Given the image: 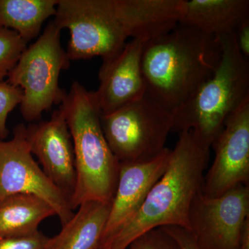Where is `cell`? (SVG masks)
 Segmentation results:
<instances>
[{"mask_svg":"<svg viewBox=\"0 0 249 249\" xmlns=\"http://www.w3.org/2000/svg\"><path fill=\"white\" fill-rule=\"evenodd\" d=\"M220 37L179 24L144 45L146 93L171 112L213 74L221 58Z\"/></svg>","mask_w":249,"mask_h":249,"instance_id":"1","label":"cell"},{"mask_svg":"<svg viewBox=\"0 0 249 249\" xmlns=\"http://www.w3.org/2000/svg\"><path fill=\"white\" fill-rule=\"evenodd\" d=\"M211 145L192 130L179 133L165 173L137 214L101 248L126 249L144 232L175 226L190 231V209L202 191Z\"/></svg>","mask_w":249,"mask_h":249,"instance_id":"2","label":"cell"},{"mask_svg":"<svg viewBox=\"0 0 249 249\" xmlns=\"http://www.w3.org/2000/svg\"><path fill=\"white\" fill-rule=\"evenodd\" d=\"M59 108L65 114L74 151L76 183L70 199L72 210L87 201L111 203L120 163L103 134L94 91L73 82Z\"/></svg>","mask_w":249,"mask_h":249,"instance_id":"3","label":"cell"},{"mask_svg":"<svg viewBox=\"0 0 249 249\" xmlns=\"http://www.w3.org/2000/svg\"><path fill=\"white\" fill-rule=\"evenodd\" d=\"M219 65L209 79L173 111V132L192 130L212 145L229 116L249 96V61L235 32L221 36Z\"/></svg>","mask_w":249,"mask_h":249,"instance_id":"4","label":"cell"},{"mask_svg":"<svg viewBox=\"0 0 249 249\" xmlns=\"http://www.w3.org/2000/svg\"><path fill=\"white\" fill-rule=\"evenodd\" d=\"M60 33L53 21L49 22L7 77L10 84L22 90L20 111L28 122L39 120L44 111L61 104L66 93L60 88L59 77L70 67V60L62 47Z\"/></svg>","mask_w":249,"mask_h":249,"instance_id":"5","label":"cell"},{"mask_svg":"<svg viewBox=\"0 0 249 249\" xmlns=\"http://www.w3.org/2000/svg\"><path fill=\"white\" fill-rule=\"evenodd\" d=\"M173 120V113L146 93L101 116L103 134L119 163L145 161L161 153Z\"/></svg>","mask_w":249,"mask_h":249,"instance_id":"6","label":"cell"},{"mask_svg":"<svg viewBox=\"0 0 249 249\" xmlns=\"http://www.w3.org/2000/svg\"><path fill=\"white\" fill-rule=\"evenodd\" d=\"M53 22L70 31L66 53L71 60L115 55L127 40L113 0H58Z\"/></svg>","mask_w":249,"mask_h":249,"instance_id":"7","label":"cell"},{"mask_svg":"<svg viewBox=\"0 0 249 249\" xmlns=\"http://www.w3.org/2000/svg\"><path fill=\"white\" fill-rule=\"evenodd\" d=\"M17 194L31 195L48 203L62 226L73 215L70 199L47 178L31 153L27 127L18 124L9 141L0 140V202Z\"/></svg>","mask_w":249,"mask_h":249,"instance_id":"8","label":"cell"},{"mask_svg":"<svg viewBox=\"0 0 249 249\" xmlns=\"http://www.w3.org/2000/svg\"><path fill=\"white\" fill-rule=\"evenodd\" d=\"M249 218V186L237 185L217 197L198 193L190 209V231L200 249H239Z\"/></svg>","mask_w":249,"mask_h":249,"instance_id":"9","label":"cell"},{"mask_svg":"<svg viewBox=\"0 0 249 249\" xmlns=\"http://www.w3.org/2000/svg\"><path fill=\"white\" fill-rule=\"evenodd\" d=\"M215 156L202 193L217 197L237 185L249 186V96L228 117L213 142Z\"/></svg>","mask_w":249,"mask_h":249,"instance_id":"10","label":"cell"},{"mask_svg":"<svg viewBox=\"0 0 249 249\" xmlns=\"http://www.w3.org/2000/svg\"><path fill=\"white\" fill-rule=\"evenodd\" d=\"M27 139L44 173L70 201L76 187V170L73 142L63 111L59 108L48 121L28 126Z\"/></svg>","mask_w":249,"mask_h":249,"instance_id":"11","label":"cell"},{"mask_svg":"<svg viewBox=\"0 0 249 249\" xmlns=\"http://www.w3.org/2000/svg\"><path fill=\"white\" fill-rule=\"evenodd\" d=\"M171 152L165 147L151 160L119 163L117 184L100 248L138 212L152 187L165 173Z\"/></svg>","mask_w":249,"mask_h":249,"instance_id":"12","label":"cell"},{"mask_svg":"<svg viewBox=\"0 0 249 249\" xmlns=\"http://www.w3.org/2000/svg\"><path fill=\"white\" fill-rule=\"evenodd\" d=\"M145 44L132 39L119 53L103 60L98 73L99 87L94 91L101 115L113 112L146 93L142 69Z\"/></svg>","mask_w":249,"mask_h":249,"instance_id":"13","label":"cell"},{"mask_svg":"<svg viewBox=\"0 0 249 249\" xmlns=\"http://www.w3.org/2000/svg\"><path fill=\"white\" fill-rule=\"evenodd\" d=\"M113 4L127 37L146 43L180 24L186 0H113Z\"/></svg>","mask_w":249,"mask_h":249,"instance_id":"14","label":"cell"},{"mask_svg":"<svg viewBox=\"0 0 249 249\" xmlns=\"http://www.w3.org/2000/svg\"><path fill=\"white\" fill-rule=\"evenodd\" d=\"M248 18L249 0H186L180 24L221 37L235 32Z\"/></svg>","mask_w":249,"mask_h":249,"instance_id":"15","label":"cell"},{"mask_svg":"<svg viewBox=\"0 0 249 249\" xmlns=\"http://www.w3.org/2000/svg\"><path fill=\"white\" fill-rule=\"evenodd\" d=\"M111 203L90 201L80 204L46 249H98L107 224Z\"/></svg>","mask_w":249,"mask_h":249,"instance_id":"16","label":"cell"},{"mask_svg":"<svg viewBox=\"0 0 249 249\" xmlns=\"http://www.w3.org/2000/svg\"><path fill=\"white\" fill-rule=\"evenodd\" d=\"M55 215L53 208L37 196L17 194L0 202V238L32 235L47 218Z\"/></svg>","mask_w":249,"mask_h":249,"instance_id":"17","label":"cell"},{"mask_svg":"<svg viewBox=\"0 0 249 249\" xmlns=\"http://www.w3.org/2000/svg\"><path fill=\"white\" fill-rule=\"evenodd\" d=\"M58 0H0V27L16 31L27 43L55 16Z\"/></svg>","mask_w":249,"mask_h":249,"instance_id":"18","label":"cell"},{"mask_svg":"<svg viewBox=\"0 0 249 249\" xmlns=\"http://www.w3.org/2000/svg\"><path fill=\"white\" fill-rule=\"evenodd\" d=\"M27 47L16 31L0 27V82L9 76Z\"/></svg>","mask_w":249,"mask_h":249,"instance_id":"19","label":"cell"},{"mask_svg":"<svg viewBox=\"0 0 249 249\" xmlns=\"http://www.w3.org/2000/svg\"><path fill=\"white\" fill-rule=\"evenodd\" d=\"M23 98L21 88L10 84L9 82H0V140H5L9 134L7 128L8 116L18 105H20Z\"/></svg>","mask_w":249,"mask_h":249,"instance_id":"20","label":"cell"},{"mask_svg":"<svg viewBox=\"0 0 249 249\" xmlns=\"http://www.w3.org/2000/svg\"><path fill=\"white\" fill-rule=\"evenodd\" d=\"M129 247V249H181L176 240L162 227L144 232Z\"/></svg>","mask_w":249,"mask_h":249,"instance_id":"21","label":"cell"},{"mask_svg":"<svg viewBox=\"0 0 249 249\" xmlns=\"http://www.w3.org/2000/svg\"><path fill=\"white\" fill-rule=\"evenodd\" d=\"M49 237L38 231L32 235L0 238V249H46Z\"/></svg>","mask_w":249,"mask_h":249,"instance_id":"22","label":"cell"},{"mask_svg":"<svg viewBox=\"0 0 249 249\" xmlns=\"http://www.w3.org/2000/svg\"><path fill=\"white\" fill-rule=\"evenodd\" d=\"M176 240L181 249H200L196 244V239L188 229L175 226L162 227Z\"/></svg>","mask_w":249,"mask_h":249,"instance_id":"23","label":"cell"},{"mask_svg":"<svg viewBox=\"0 0 249 249\" xmlns=\"http://www.w3.org/2000/svg\"><path fill=\"white\" fill-rule=\"evenodd\" d=\"M236 44L240 53L249 59V18L243 21L235 31Z\"/></svg>","mask_w":249,"mask_h":249,"instance_id":"24","label":"cell"},{"mask_svg":"<svg viewBox=\"0 0 249 249\" xmlns=\"http://www.w3.org/2000/svg\"><path fill=\"white\" fill-rule=\"evenodd\" d=\"M239 249H249V218L244 224Z\"/></svg>","mask_w":249,"mask_h":249,"instance_id":"25","label":"cell"},{"mask_svg":"<svg viewBox=\"0 0 249 249\" xmlns=\"http://www.w3.org/2000/svg\"></svg>","mask_w":249,"mask_h":249,"instance_id":"26","label":"cell"}]
</instances>
